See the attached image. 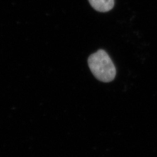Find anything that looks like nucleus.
<instances>
[{"mask_svg":"<svg viewBox=\"0 0 157 157\" xmlns=\"http://www.w3.org/2000/svg\"><path fill=\"white\" fill-rule=\"evenodd\" d=\"M88 63L92 74L99 81L109 82L115 78V67L105 51L100 49L92 54L88 58Z\"/></svg>","mask_w":157,"mask_h":157,"instance_id":"nucleus-1","label":"nucleus"},{"mask_svg":"<svg viewBox=\"0 0 157 157\" xmlns=\"http://www.w3.org/2000/svg\"><path fill=\"white\" fill-rule=\"evenodd\" d=\"M88 2L96 11L102 13L109 11L115 5V0H88Z\"/></svg>","mask_w":157,"mask_h":157,"instance_id":"nucleus-2","label":"nucleus"}]
</instances>
